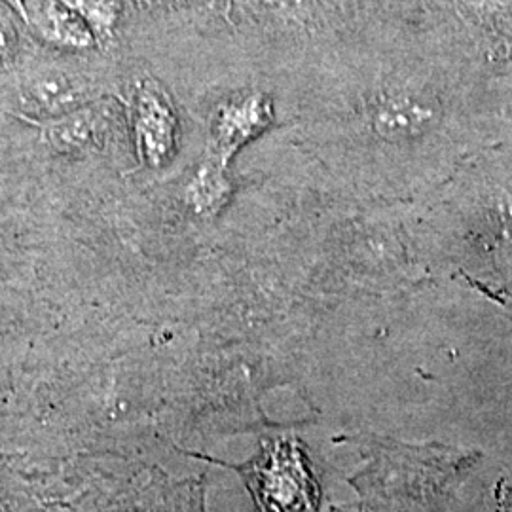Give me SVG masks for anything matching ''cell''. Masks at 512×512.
Segmentation results:
<instances>
[{
  "instance_id": "9",
  "label": "cell",
  "mask_w": 512,
  "mask_h": 512,
  "mask_svg": "<svg viewBox=\"0 0 512 512\" xmlns=\"http://www.w3.org/2000/svg\"><path fill=\"white\" fill-rule=\"evenodd\" d=\"M10 8H0V73L8 71L19 54V33Z\"/></svg>"
},
{
  "instance_id": "6",
  "label": "cell",
  "mask_w": 512,
  "mask_h": 512,
  "mask_svg": "<svg viewBox=\"0 0 512 512\" xmlns=\"http://www.w3.org/2000/svg\"><path fill=\"white\" fill-rule=\"evenodd\" d=\"M435 120V110L412 93H393L374 109L372 126L385 141H408L423 135Z\"/></svg>"
},
{
  "instance_id": "7",
  "label": "cell",
  "mask_w": 512,
  "mask_h": 512,
  "mask_svg": "<svg viewBox=\"0 0 512 512\" xmlns=\"http://www.w3.org/2000/svg\"><path fill=\"white\" fill-rule=\"evenodd\" d=\"M228 167L205 156L192 179L184 186V202L194 215L213 219L226 207L232 194Z\"/></svg>"
},
{
  "instance_id": "3",
  "label": "cell",
  "mask_w": 512,
  "mask_h": 512,
  "mask_svg": "<svg viewBox=\"0 0 512 512\" xmlns=\"http://www.w3.org/2000/svg\"><path fill=\"white\" fill-rule=\"evenodd\" d=\"M27 122L37 126L46 147L63 156L93 152L103 147L105 137L109 135V109L97 99L55 118Z\"/></svg>"
},
{
  "instance_id": "2",
  "label": "cell",
  "mask_w": 512,
  "mask_h": 512,
  "mask_svg": "<svg viewBox=\"0 0 512 512\" xmlns=\"http://www.w3.org/2000/svg\"><path fill=\"white\" fill-rule=\"evenodd\" d=\"M270 120V101L258 93L222 103L211 120L207 158L228 167L239 148L260 135Z\"/></svg>"
},
{
  "instance_id": "1",
  "label": "cell",
  "mask_w": 512,
  "mask_h": 512,
  "mask_svg": "<svg viewBox=\"0 0 512 512\" xmlns=\"http://www.w3.org/2000/svg\"><path fill=\"white\" fill-rule=\"evenodd\" d=\"M137 158L148 169H164L177 152L179 120L173 103L158 82L143 80L135 86L129 105Z\"/></svg>"
},
{
  "instance_id": "11",
  "label": "cell",
  "mask_w": 512,
  "mask_h": 512,
  "mask_svg": "<svg viewBox=\"0 0 512 512\" xmlns=\"http://www.w3.org/2000/svg\"><path fill=\"white\" fill-rule=\"evenodd\" d=\"M480 2H490V0H480Z\"/></svg>"
},
{
  "instance_id": "4",
  "label": "cell",
  "mask_w": 512,
  "mask_h": 512,
  "mask_svg": "<svg viewBox=\"0 0 512 512\" xmlns=\"http://www.w3.org/2000/svg\"><path fill=\"white\" fill-rule=\"evenodd\" d=\"M19 101L27 120H46L95 101L92 86L59 69H42L27 76L19 86Z\"/></svg>"
},
{
  "instance_id": "8",
  "label": "cell",
  "mask_w": 512,
  "mask_h": 512,
  "mask_svg": "<svg viewBox=\"0 0 512 512\" xmlns=\"http://www.w3.org/2000/svg\"><path fill=\"white\" fill-rule=\"evenodd\" d=\"M76 16L84 19L95 33L99 42L107 40L114 31L120 4L118 0H59Z\"/></svg>"
},
{
  "instance_id": "5",
  "label": "cell",
  "mask_w": 512,
  "mask_h": 512,
  "mask_svg": "<svg viewBox=\"0 0 512 512\" xmlns=\"http://www.w3.org/2000/svg\"><path fill=\"white\" fill-rule=\"evenodd\" d=\"M29 27L59 50L88 52L99 42L92 27L59 0H40L35 12H29Z\"/></svg>"
},
{
  "instance_id": "10",
  "label": "cell",
  "mask_w": 512,
  "mask_h": 512,
  "mask_svg": "<svg viewBox=\"0 0 512 512\" xmlns=\"http://www.w3.org/2000/svg\"><path fill=\"white\" fill-rule=\"evenodd\" d=\"M6 8H10L23 23L29 25V8H27V0H0Z\"/></svg>"
}]
</instances>
